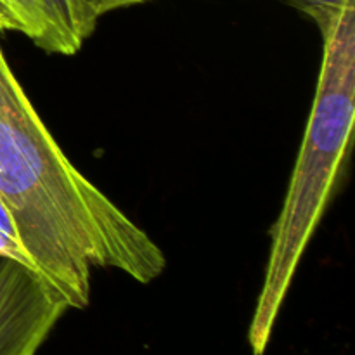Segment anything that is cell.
I'll list each match as a JSON object with an SVG mask.
<instances>
[{
    "label": "cell",
    "mask_w": 355,
    "mask_h": 355,
    "mask_svg": "<svg viewBox=\"0 0 355 355\" xmlns=\"http://www.w3.org/2000/svg\"><path fill=\"white\" fill-rule=\"evenodd\" d=\"M0 203L33 267L69 309L89 305L92 269H116L142 284L165 272L158 243L73 165L2 49Z\"/></svg>",
    "instance_id": "6da1fadb"
},
{
    "label": "cell",
    "mask_w": 355,
    "mask_h": 355,
    "mask_svg": "<svg viewBox=\"0 0 355 355\" xmlns=\"http://www.w3.org/2000/svg\"><path fill=\"white\" fill-rule=\"evenodd\" d=\"M322 33L318 89L277 220L248 342L263 355L298 266L342 179L355 123V0L309 7Z\"/></svg>",
    "instance_id": "7a4b0ae2"
},
{
    "label": "cell",
    "mask_w": 355,
    "mask_h": 355,
    "mask_svg": "<svg viewBox=\"0 0 355 355\" xmlns=\"http://www.w3.org/2000/svg\"><path fill=\"white\" fill-rule=\"evenodd\" d=\"M68 311L38 270L0 255V355H37Z\"/></svg>",
    "instance_id": "3957f363"
},
{
    "label": "cell",
    "mask_w": 355,
    "mask_h": 355,
    "mask_svg": "<svg viewBox=\"0 0 355 355\" xmlns=\"http://www.w3.org/2000/svg\"><path fill=\"white\" fill-rule=\"evenodd\" d=\"M47 24L44 51L49 54L73 55L96 31V24L83 16L75 0H38Z\"/></svg>",
    "instance_id": "277c9868"
},
{
    "label": "cell",
    "mask_w": 355,
    "mask_h": 355,
    "mask_svg": "<svg viewBox=\"0 0 355 355\" xmlns=\"http://www.w3.org/2000/svg\"><path fill=\"white\" fill-rule=\"evenodd\" d=\"M0 31L23 33L44 51L47 24L38 0H0Z\"/></svg>",
    "instance_id": "5b68a950"
},
{
    "label": "cell",
    "mask_w": 355,
    "mask_h": 355,
    "mask_svg": "<svg viewBox=\"0 0 355 355\" xmlns=\"http://www.w3.org/2000/svg\"><path fill=\"white\" fill-rule=\"evenodd\" d=\"M0 255L9 257V259H14L17 260V262H23L26 263V266L33 267L30 257L26 255L24 248L21 246L16 227H14L12 220H10L9 214H7L6 208L2 207V203H0Z\"/></svg>",
    "instance_id": "8992f818"
},
{
    "label": "cell",
    "mask_w": 355,
    "mask_h": 355,
    "mask_svg": "<svg viewBox=\"0 0 355 355\" xmlns=\"http://www.w3.org/2000/svg\"><path fill=\"white\" fill-rule=\"evenodd\" d=\"M82 9L83 16L97 26V21L101 16L111 12V10L123 9V7L135 6V3L146 2V0H75Z\"/></svg>",
    "instance_id": "52a82bcc"
},
{
    "label": "cell",
    "mask_w": 355,
    "mask_h": 355,
    "mask_svg": "<svg viewBox=\"0 0 355 355\" xmlns=\"http://www.w3.org/2000/svg\"><path fill=\"white\" fill-rule=\"evenodd\" d=\"M295 6L300 7L302 10L309 9V7H326V6H338L343 0H290Z\"/></svg>",
    "instance_id": "ba28073f"
}]
</instances>
